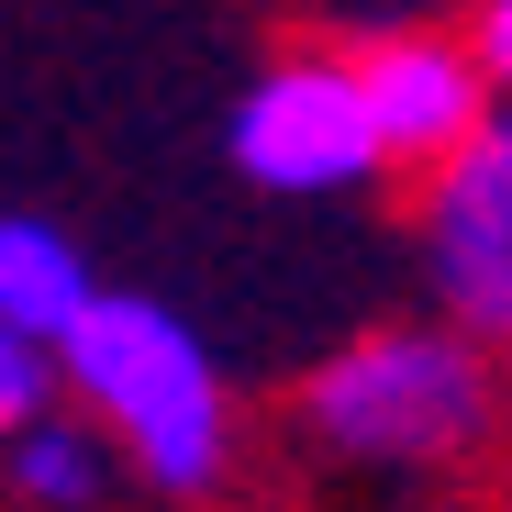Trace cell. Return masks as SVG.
<instances>
[{
	"mask_svg": "<svg viewBox=\"0 0 512 512\" xmlns=\"http://www.w3.org/2000/svg\"><path fill=\"white\" fill-rule=\"evenodd\" d=\"M67 412L101 423V446L123 457V479H145L156 501H223L245 468V412L223 357L201 346L190 312H167L145 290H90L78 323L45 346Z\"/></svg>",
	"mask_w": 512,
	"mask_h": 512,
	"instance_id": "6da1fadb",
	"label": "cell"
},
{
	"mask_svg": "<svg viewBox=\"0 0 512 512\" xmlns=\"http://www.w3.org/2000/svg\"><path fill=\"white\" fill-rule=\"evenodd\" d=\"M301 435L368 479H446L501 435V368L446 312L368 323L301 379Z\"/></svg>",
	"mask_w": 512,
	"mask_h": 512,
	"instance_id": "7a4b0ae2",
	"label": "cell"
},
{
	"mask_svg": "<svg viewBox=\"0 0 512 512\" xmlns=\"http://www.w3.org/2000/svg\"><path fill=\"white\" fill-rule=\"evenodd\" d=\"M223 156L256 201H357L379 179V145H368V112H357L346 45H279L234 90Z\"/></svg>",
	"mask_w": 512,
	"mask_h": 512,
	"instance_id": "3957f363",
	"label": "cell"
},
{
	"mask_svg": "<svg viewBox=\"0 0 512 512\" xmlns=\"http://www.w3.org/2000/svg\"><path fill=\"white\" fill-rule=\"evenodd\" d=\"M412 245H423V301L457 334L501 346L512 334V134H501V112L423 167Z\"/></svg>",
	"mask_w": 512,
	"mask_h": 512,
	"instance_id": "277c9868",
	"label": "cell"
},
{
	"mask_svg": "<svg viewBox=\"0 0 512 512\" xmlns=\"http://www.w3.org/2000/svg\"><path fill=\"white\" fill-rule=\"evenodd\" d=\"M346 78H357V112H368V145L379 167H435L446 145H468L501 90L468 67V45L446 23H390V34H357L346 45Z\"/></svg>",
	"mask_w": 512,
	"mask_h": 512,
	"instance_id": "5b68a950",
	"label": "cell"
},
{
	"mask_svg": "<svg viewBox=\"0 0 512 512\" xmlns=\"http://www.w3.org/2000/svg\"><path fill=\"white\" fill-rule=\"evenodd\" d=\"M90 290H101V268H90V245H78L67 223L0 212V323H12L23 346H56Z\"/></svg>",
	"mask_w": 512,
	"mask_h": 512,
	"instance_id": "8992f818",
	"label": "cell"
},
{
	"mask_svg": "<svg viewBox=\"0 0 512 512\" xmlns=\"http://www.w3.org/2000/svg\"><path fill=\"white\" fill-rule=\"evenodd\" d=\"M0 468H12V501L23 512H101L123 490V457L101 446V423L90 412H56V401L0 435Z\"/></svg>",
	"mask_w": 512,
	"mask_h": 512,
	"instance_id": "52a82bcc",
	"label": "cell"
},
{
	"mask_svg": "<svg viewBox=\"0 0 512 512\" xmlns=\"http://www.w3.org/2000/svg\"><path fill=\"white\" fill-rule=\"evenodd\" d=\"M56 401V368H45V346H23L12 323H0V435H12L23 412H45Z\"/></svg>",
	"mask_w": 512,
	"mask_h": 512,
	"instance_id": "ba28073f",
	"label": "cell"
},
{
	"mask_svg": "<svg viewBox=\"0 0 512 512\" xmlns=\"http://www.w3.org/2000/svg\"><path fill=\"white\" fill-rule=\"evenodd\" d=\"M468 67L490 78V90H512V0H468Z\"/></svg>",
	"mask_w": 512,
	"mask_h": 512,
	"instance_id": "9c48e42d",
	"label": "cell"
}]
</instances>
